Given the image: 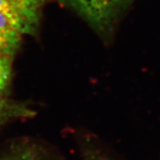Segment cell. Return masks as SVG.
<instances>
[{
    "label": "cell",
    "instance_id": "cell-1",
    "mask_svg": "<svg viewBox=\"0 0 160 160\" xmlns=\"http://www.w3.org/2000/svg\"><path fill=\"white\" fill-rule=\"evenodd\" d=\"M79 14L98 33L108 34L132 0H61Z\"/></svg>",
    "mask_w": 160,
    "mask_h": 160
},
{
    "label": "cell",
    "instance_id": "cell-2",
    "mask_svg": "<svg viewBox=\"0 0 160 160\" xmlns=\"http://www.w3.org/2000/svg\"><path fill=\"white\" fill-rule=\"evenodd\" d=\"M47 0H0V13L23 35H34L39 27Z\"/></svg>",
    "mask_w": 160,
    "mask_h": 160
},
{
    "label": "cell",
    "instance_id": "cell-3",
    "mask_svg": "<svg viewBox=\"0 0 160 160\" xmlns=\"http://www.w3.org/2000/svg\"><path fill=\"white\" fill-rule=\"evenodd\" d=\"M23 36L8 17L0 13V54L14 57Z\"/></svg>",
    "mask_w": 160,
    "mask_h": 160
},
{
    "label": "cell",
    "instance_id": "cell-4",
    "mask_svg": "<svg viewBox=\"0 0 160 160\" xmlns=\"http://www.w3.org/2000/svg\"><path fill=\"white\" fill-rule=\"evenodd\" d=\"M33 114V110L26 105L4 97H0V128L12 120L28 118Z\"/></svg>",
    "mask_w": 160,
    "mask_h": 160
},
{
    "label": "cell",
    "instance_id": "cell-5",
    "mask_svg": "<svg viewBox=\"0 0 160 160\" xmlns=\"http://www.w3.org/2000/svg\"><path fill=\"white\" fill-rule=\"evenodd\" d=\"M12 58L0 54V97L4 96L10 87L12 74Z\"/></svg>",
    "mask_w": 160,
    "mask_h": 160
},
{
    "label": "cell",
    "instance_id": "cell-6",
    "mask_svg": "<svg viewBox=\"0 0 160 160\" xmlns=\"http://www.w3.org/2000/svg\"><path fill=\"white\" fill-rule=\"evenodd\" d=\"M0 160H41V157L34 149L25 148L13 152Z\"/></svg>",
    "mask_w": 160,
    "mask_h": 160
}]
</instances>
